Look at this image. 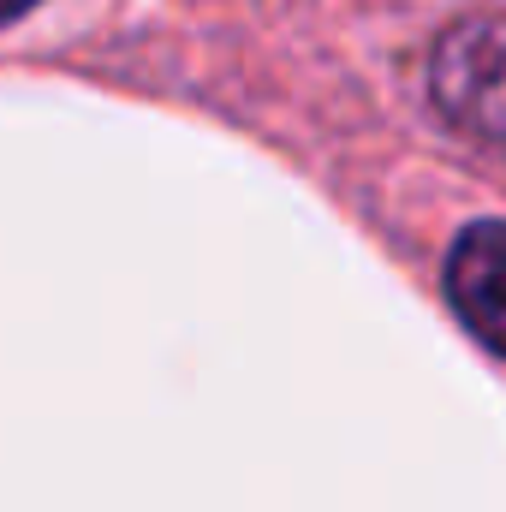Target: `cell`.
Instances as JSON below:
<instances>
[{
    "mask_svg": "<svg viewBox=\"0 0 506 512\" xmlns=\"http://www.w3.org/2000/svg\"><path fill=\"white\" fill-rule=\"evenodd\" d=\"M429 96L465 137L506 143V18H465L435 42Z\"/></svg>",
    "mask_w": 506,
    "mask_h": 512,
    "instance_id": "cell-1",
    "label": "cell"
},
{
    "mask_svg": "<svg viewBox=\"0 0 506 512\" xmlns=\"http://www.w3.org/2000/svg\"><path fill=\"white\" fill-rule=\"evenodd\" d=\"M447 298L459 322L506 358V221H477L447 251Z\"/></svg>",
    "mask_w": 506,
    "mask_h": 512,
    "instance_id": "cell-2",
    "label": "cell"
},
{
    "mask_svg": "<svg viewBox=\"0 0 506 512\" xmlns=\"http://www.w3.org/2000/svg\"><path fill=\"white\" fill-rule=\"evenodd\" d=\"M30 6H42V0H0V30H6V24H12V18H24V12H30Z\"/></svg>",
    "mask_w": 506,
    "mask_h": 512,
    "instance_id": "cell-3",
    "label": "cell"
}]
</instances>
